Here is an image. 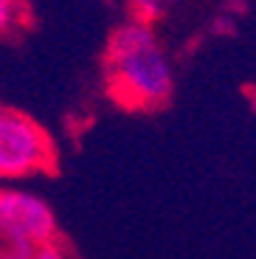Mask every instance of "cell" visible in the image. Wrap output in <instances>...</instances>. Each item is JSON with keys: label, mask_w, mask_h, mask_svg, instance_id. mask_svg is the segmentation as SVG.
<instances>
[{"label": "cell", "mask_w": 256, "mask_h": 259, "mask_svg": "<svg viewBox=\"0 0 256 259\" xmlns=\"http://www.w3.org/2000/svg\"><path fill=\"white\" fill-rule=\"evenodd\" d=\"M110 91L133 110L163 104L172 93V71L149 23L133 20L113 34L107 48Z\"/></svg>", "instance_id": "1"}, {"label": "cell", "mask_w": 256, "mask_h": 259, "mask_svg": "<svg viewBox=\"0 0 256 259\" xmlns=\"http://www.w3.org/2000/svg\"><path fill=\"white\" fill-rule=\"evenodd\" d=\"M0 237L6 242L42 248L57 242V217L37 192L9 186L0 194Z\"/></svg>", "instance_id": "3"}, {"label": "cell", "mask_w": 256, "mask_h": 259, "mask_svg": "<svg viewBox=\"0 0 256 259\" xmlns=\"http://www.w3.org/2000/svg\"><path fill=\"white\" fill-rule=\"evenodd\" d=\"M130 6H133L135 17L144 20V23H149V20H155L160 14V9H163V0H130Z\"/></svg>", "instance_id": "4"}, {"label": "cell", "mask_w": 256, "mask_h": 259, "mask_svg": "<svg viewBox=\"0 0 256 259\" xmlns=\"http://www.w3.org/2000/svg\"><path fill=\"white\" fill-rule=\"evenodd\" d=\"M12 3H14V0H0V20H3V31H9V26H12V20H14Z\"/></svg>", "instance_id": "6"}, {"label": "cell", "mask_w": 256, "mask_h": 259, "mask_svg": "<svg viewBox=\"0 0 256 259\" xmlns=\"http://www.w3.org/2000/svg\"><path fill=\"white\" fill-rule=\"evenodd\" d=\"M250 107H253V113H256V93L250 96Z\"/></svg>", "instance_id": "7"}, {"label": "cell", "mask_w": 256, "mask_h": 259, "mask_svg": "<svg viewBox=\"0 0 256 259\" xmlns=\"http://www.w3.org/2000/svg\"><path fill=\"white\" fill-rule=\"evenodd\" d=\"M31 259H71V256H68V251H65L59 242H48V245L37 248V253H34Z\"/></svg>", "instance_id": "5"}, {"label": "cell", "mask_w": 256, "mask_h": 259, "mask_svg": "<svg viewBox=\"0 0 256 259\" xmlns=\"http://www.w3.org/2000/svg\"><path fill=\"white\" fill-rule=\"evenodd\" d=\"M51 138L31 116L3 107L0 113V175L6 181L39 175L51 166Z\"/></svg>", "instance_id": "2"}]
</instances>
